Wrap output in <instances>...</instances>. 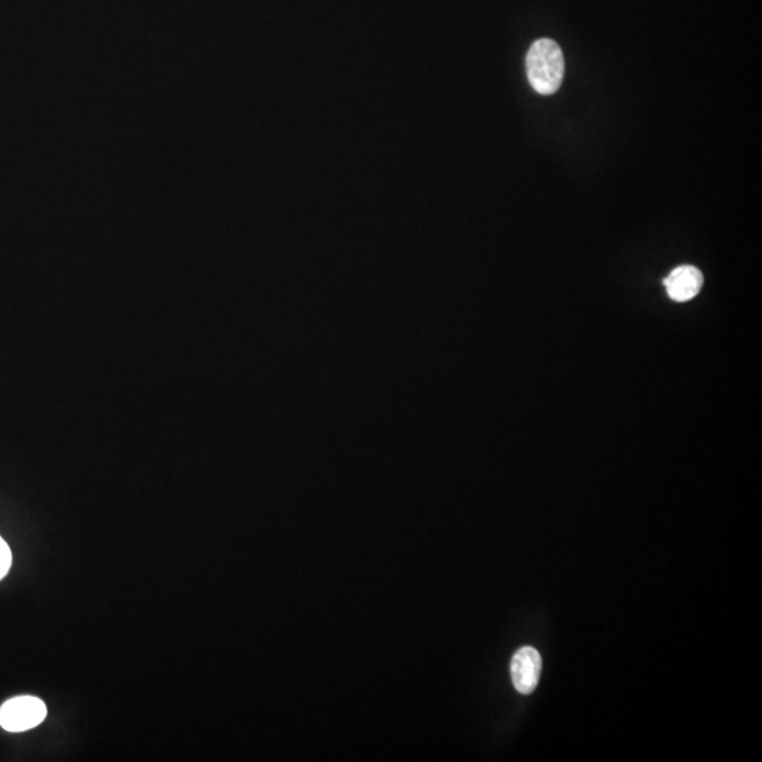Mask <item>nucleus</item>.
I'll use <instances>...</instances> for the list:
<instances>
[{
  "label": "nucleus",
  "instance_id": "obj_5",
  "mask_svg": "<svg viewBox=\"0 0 762 762\" xmlns=\"http://www.w3.org/2000/svg\"><path fill=\"white\" fill-rule=\"evenodd\" d=\"M10 565H12V552H10L9 545L0 537V580L5 578Z\"/></svg>",
  "mask_w": 762,
  "mask_h": 762
},
{
  "label": "nucleus",
  "instance_id": "obj_1",
  "mask_svg": "<svg viewBox=\"0 0 762 762\" xmlns=\"http://www.w3.org/2000/svg\"><path fill=\"white\" fill-rule=\"evenodd\" d=\"M565 61L561 47L551 39L532 44L527 54V75L531 87L541 95H552L564 81Z\"/></svg>",
  "mask_w": 762,
  "mask_h": 762
},
{
  "label": "nucleus",
  "instance_id": "obj_3",
  "mask_svg": "<svg viewBox=\"0 0 762 762\" xmlns=\"http://www.w3.org/2000/svg\"><path fill=\"white\" fill-rule=\"evenodd\" d=\"M541 671V655L535 648H521L511 661V678L517 691L523 695H530L537 689Z\"/></svg>",
  "mask_w": 762,
  "mask_h": 762
},
{
  "label": "nucleus",
  "instance_id": "obj_4",
  "mask_svg": "<svg viewBox=\"0 0 762 762\" xmlns=\"http://www.w3.org/2000/svg\"><path fill=\"white\" fill-rule=\"evenodd\" d=\"M664 284L672 300L686 302L699 294L703 286V274L696 267L681 266L665 278Z\"/></svg>",
  "mask_w": 762,
  "mask_h": 762
},
{
  "label": "nucleus",
  "instance_id": "obj_2",
  "mask_svg": "<svg viewBox=\"0 0 762 762\" xmlns=\"http://www.w3.org/2000/svg\"><path fill=\"white\" fill-rule=\"evenodd\" d=\"M47 707L43 700L34 696H19L0 707V726L10 733H22L43 723Z\"/></svg>",
  "mask_w": 762,
  "mask_h": 762
}]
</instances>
